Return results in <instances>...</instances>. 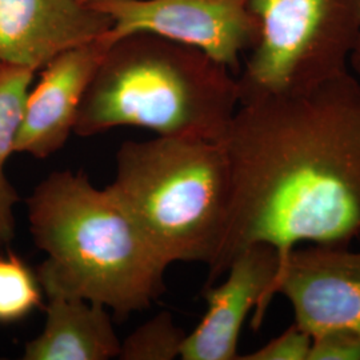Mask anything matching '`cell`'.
I'll list each match as a JSON object with an SVG mask.
<instances>
[{
  "label": "cell",
  "instance_id": "obj_18",
  "mask_svg": "<svg viewBox=\"0 0 360 360\" xmlns=\"http://www.w3.org/2000/svg\"><path fill=\"white\" fill-rule=\"evenodd\" d=\"M79 1H80V3H84V4H87L90 0H79Z\"/></svg>",
  "mask_w": 360,
  "mask_h": 360
},
{
  "label": "cell",
  "instance_id": "obj_10",
  "mask_svg": "<svg viewBox=\"0 0 360 360\" xmlns=\"http://www.w3.org/2000/svg\"><path fill=\"white\" fill-rule=\"evenodd\" d=\"M110 28L104 13L79 0H0V63L38 72L60 52Z\"/></svg>",
  "mask_w": 360,
  "mask_h": 360
},
{
  "label": "cell",
  "instance_id": "obj_17",
  "mask_svg": "<svg viewBox=\"0 0 360 360\" xmlns=\"http://www.w3.org/2000/svg\"><path fill=\"white\" fill-rule=\"evenodd\" d=\"M349 71L352 74H355V77L360 79V34L358 41H356V46H355V50L352 52L351 59H349Z\"/></svg>",
  "mask_w": 360,
  "mask_h": 360
},
{
  "label": "cell",
  "instance_id": "obj_6",
  "mask_svg": "<svg viewBox=\"0 0 360 360\" xmlns=\"http://www.w3.org/2000/svg\"><path fill=\"white\" fill-rule=\"evenodd\" d=\"M114 38L148 32L205 52L238 77L242 56L257 44L260 25L250 0H90Z\"/></svg>",
  "mask_w": 360,
  "mask_h": 360
},
{
  "label": "cell",
  "instance_id": "obj_12",
  "mask_svg": "<svg viewBox=\"0 0 360 360\" xmlns=\"http://www.w3.org/2000/svg\"><path fill=\"white\" fill-rule=\"evenodd\" d=\"M35 71L19 65L0 63V247L15 238L13 207L19 193L6 176V163L15 153L27 95Z\"/></svg>",
  "mask_w": 360,
  "mask_h": 360
},
{
  "label": "cell",
  "instance_id": "obj_3",
  "mask_svg": "<svg viewBox=\"0 0 360 360\" xmlns=\"http://www.w3.org/2000/svg\"><path fill=\"white\" fill-rule=\"evenodd\" d=\"M239 107L236 75L205 52L148 32L114 40L77 112L74 134L116 127L220 141Z\"/></svg>",
  "mask_w": 360,
  "mask_h": 360
},
{
  "label": "cell",
  "instance_id": "obj_2",
  "mask_svg": "<svg viewBox=\"0 0 360 360\" xmlns=\"http://www.w3.org/2000/svg\"><path fill=\"white\" fill-rule=\"evenodd\" d=\"M30 229L46 260V295L80 297L124 318L165 292L167 262L105 188L82 172L56 171L27 199Z\"/></svg>",
  "mask_w": 360,
  "mask_h": 360
},
{
  "label": "cell",
  "instance_id": "obj_14",
  "mask_svg": "<svg viewBox=\"0 0 360 360\" xmlns=\"http://www.w3.org/2000/svg\"><path fill=\"white\" fill-rule=\"evenodd\" d=\"M186 338L168 312H162L143 323L122 342L119 359L171 360L180 356Z\"/></svg>",
  "mask_w": 360,
  "mask_h": 360
},
{
  "label": "cell",
  "instance_id": "obj_13",
  "mask_svg": "<svg viewBox=\"0 0 360 360\" xmlns=\"http://www.w3.org/2000/svg\"><path fill=\"white\" fill-rule=\"evenodd\" d=\"M38 272L13 254L0 255V324L20 322L41 306Z\"/></svg>",
  "mask_w": 360,
  "mask_h": 360
},
{
  "label": "cell",
  "instance_id": "obj_16",
  "mask_svg": "<svg viewBox=\"0 0 360 360\" xmlns=\"http://www.w3.org/2000/svg\"><path fill=\"white\" fill-rule=\"evenodd\" d=\"M309 360H360V334L334 328L312 335Z\"/></svg>",
  "mask_w": 360,
  "mask_h": 360
},
{
  "label": "cell",
  "instance_id": "obj_5",
  "mask_svg": "<svg viewBox=\"0 0 360 360\" xmlns=\"http://www.w3.org/2000/svg\"><path fill=\"white\" fill-rule=\"evenodd\" d=\"M260 25L238 74L239 103L309 90L349 71L360 0H250Z\"/></svg>",
  "mask_w": 360,
  "mask_h": 360
},
{
  "label": "cell",
  "instance_id": "obj_9",
  "mask_svg": "<svg viewBox=\"0 0 360 360\" xmlns=\"http://www.w3.org/2000/svg\"><path fill=\"white\" fill-rule=\"evenodd\" d=\"M112 43L108 30L60 52L41 68L38 84L27 95L15 153L44 159L63 148L74 134L86 91Z\"/></svg>",
  "mask_w": 360,
  "mask_h": 360
},
{
  "label": "cell",
  "instance_id": "obj_1",
  "mask_svg": "<svg viewBox=\"0 0 360 360\" xmlns=\"http://www.w3.org/2000/svg\"><path fill=\"white\" fill-rule=\"evenodd\" d=\"M220 142L230 207L206 285L250 245L274 247L281 271L299 245L360 240V79L351 71L240 102Z\"/></svg>",
  "mask_w": 360,
  "mask_h": 360
},
{
  "label": "cell",
  "instance_id": "obj_11",
  "mask_svg": "<svg viewBox=\"0 0 360 360\" xmlns=\"http://www.w3.org/2000/svg\"><path fill=\"white\" fill-rule=\"evenodd\" d=\"M46 323L28 342L26 360H108L119 358V340L107 307L80 297L49 295Z\"/></svg>",
  "mask_w": 360,
  "mask_h": 360
},
{
  "label": "cell",
  "instance_id": "obj_7",
  "mask_svg": "<svg viewBox=\"0 0 360 360\" xmlns=\"http://www.w3.org/2000/svg\"><path fill=\"white\" fill-rule=\"evenodd\" d=\"M294 322L309 334L349 330L360 334V250L351 245H299L290 252L274 282Z\"/></svg>",
  "mask_w": 360,
  "mask_h": 360
},
{
  "label": "cell",
  "instance_id": "obj_15",
  "mask_svg": "<svg viewBox=\"0 0 360 360\" xmlns=\"http://www.w3.org/2000/svg\"><path fill=\"white\" fill-rule=\"evenodd\" d=\"M312 335L292 323L269 343L239 360H309Z\"/></svg>",
  "mask_w": 360,
  "mask_h": 360
},
{
  "label": "cell",
  "instance_id": "obj_8",
  "mask_svg": "<svg viewBox=\"0 0 360 360\" xmlns=\"http://www.w3.org/2000/svg\"><path fill=\"white\" fill-rule=\"evenodd\" d=\"M281 267L278 251L269 245L247 247L233 257L221 283L203 290L207 311L180 348L183 360H239V336L252 312L259 328L270 306L272 287Z\"/></svg>",
  "mask_w": 360,
  "mask_h": 360
},
{
  "label": "cell",
  "instance_id": "obj_4",
  "mask_svg": "<svg viewBox=\"0 0 360 360\" xmlns=\"http://www.w3.org/2000/svg\"><path fill=\"white\" fill-rule=\"evenodd\" d=\"M168 264L217 255L230 207V165L220 141L160 136L124 142L105 188Z\"/></svg>",
  "mask_w": 360,
  "mask_h": 360
}]
</instances>
